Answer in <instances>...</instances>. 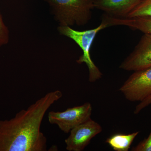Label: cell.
<instances>
[{
    "label": "cell",
    "mask_w": 151,
    "mask_h": 151,
    "mask_svg": "<svg viewBox=\"0 0 151 151\" xmlns=\"http://www.w3.org/2000/svg\"><path fill=\"white\" fill-rule=\"evenodd\" d=\"M62 97L50 92L9 120H0V151H45L47 139L40 131L47 111Z\"/></svg>",
    "instance_id": "obj_1"
},
{
    "label": "cell",
    "mask_w": 151,
    "mask_h": 151,
    "mask_svg": "<svg viewBox=\"0 0 151 151\" xmlns=\"http://www.w3.org/2000/svg\"><path fill=\"white\" fill-rule=\"evenodd\" d=\"M94 0H46L59 26L86 24L92 18Z\"/></svg>",
    "instance_id": "obj_2"
},
{
    "label": "cell",
    "mask_w": 151,
    "mask_h": 151,
    "mask_svg": "<svg viewBox=\"0 0 151 151\" xmlns=\"http://www.w3.org/2000/svg\"><path fill=\"white\" fill-rule=\"evenodd\" d=\"M106 28V25L101 22L97 27L86 30H76L70 27L61 26H59L58 28L61 35L72 39L82 50L83 54L79 57L76 62L78 64L86 63L89 70V80L92 83L102 78L103 74L92 60L90 56V49L97 34Z\"/></svg>",
    "instance_id": "obj_3"
},
{
    "label": "cell",
    "mask_w": 151,
    "mask_h": 151,
    "mask_svg": "<svg viewBox=\"0 0 151 151\" xmlns=\"http://www.w3.org/2000/svg\"><path fill=\"white\" fill-rule=\"evenodd\" d=\"M92 111V105L87 102L63 112L50 111L48 120L50 124L57 125L63 132L68 134L73 128L91 119Z\"/></svg>",
    "instance_id": "obj_4"
},
{
    "label": "cell",
    "mask_w": 151,
    "mask_h": 151,
    "mask_svg": "<svg viewBox=\"0 0 151 151\" xmlns=\"http://www.w3.org/2000/svg\"><path fill=\"white\" fill-rule=\"evenodd\" d=\"M127 100L141 102L151 95V66L135 71L119 89Z\"/></svg>",
    "instance_id": "obj_5"
},
{
    "label": "cell",
    "mask_w": 151,
    "mask_h": 151,
    "mask_svg": "<svg viewBox=\"0 0 151 151\" xmlns=\"http://www.w3.org/2000/svg\"><path fill=\"white\" fill-rule=\"evenodd\" d=\"M103 131L100 124L92 119L72 129L65 139L66 149L68 151H82L91 140Z\"/></svg>",
    "instance_id": "obj_6"
},
{
    "label": "cell",
    "mask_w": 151,
    "mask_h": 151,
    "mask_svg": "<svg viewBox=\"0 0 151 151\" xmlns=\"http://www.w3.org/2000/svg\"><path fill=\"white\" fill-rule=\"evenodd\" d=\"M151 66V35L144 34L133 51L119 66L121 69L137 71Z\"/></svg>",
    "instance_id": "obj_7"
},
{
    "label": "cell",
    "mask_w": 151,
    "mask_h": 151,
    "mask_svg": "<svg viewBox=\"0 0 151 151\" xmlns=\"http://www.w3.org/2000/svg\"><path fill=\"white\" fill-rule=\"evenodd\" d=\"M143 0H94V8L115 17L125 18Z\"/></svg>",
    "instance_id": "obj_8"
},
{
    "label": "cell",
    "mask_w": 151,
    "mask_h": 151,
    "mask_svg": "<svg viewBox=\"0 0 151 151\" xmlns=\"http://www.w3.org/2000/svg\"><path fill=\"white\" fill-rule=\"evenodd\" d=\"M102 22L107 28L113 26H125L134 30H138L144 34L151 35V17L140 16L132 17L120 18L110 16L104 13Z\"/></svg>",
    "instance_id": "obj_9"
},
{
    "label": "cell",
    "mask_w": 151,
    "mask_h": 151,
    "mask_svg": "<svg viewBox=\"0 0 151 151\" xmlns=\"http://www.w3.org/2000/svg\"><path fill=\"white\" fill-rule=\"evenodd\" d=\"M139 132H134L129 134H116L112 135L105 141L114 150L128 151L135 138Z\"/></svg>",
    "instance_id": "obj_10"
},
{
    "label": "cell",
    "mask_w": 151,
    "mask_h": 151,
    "mask_svg": "<svg viewBox=\"0 0 151 151\" xmlns=\"http://www.w3.org/2000/svg\"><path fill=\"white\" fill-rule=\"evenodd\" d=\"M140 16L151 17V0H143L127 17H132Z\"/></svg>",
    "instance_id": "obj_11"
},
{
    "label": "cell",
    "mask_w": 151,
    "mask_h": 151,
    "mask_svg": "<svg viewBox=\"0 0 151 151\" xmlns=\"http://www.w3.org/2000/svg\"><path fill=\"white\" fill-rule=\"evenodd\" d=\"M9 40V31L6 26L0 11V47L8 43Z\"/></svg>",
    "instance_id": "obj_12"
},
{
    "label": "cell",
    "mask_w": 151,
    "mask_h": 151,
    "mask_svg": "<svg viewBox=\"0 0 151 151\" xmlns=\"http://www.w3.org/2000/svg\"><path fill=\"white\" fill-rule=\"evenodd\" d=\"M133 151H151V132L148 137L132 148Z\"/></svg>",
    "instance_id": "obj_13"
},
{
    "label": "cell",
    "mask_w": 151,
    "mask_h": 151,
    "mask_svg": "<svg viewBox=\"0 0 151 151\" xmlns=\"http://www.w3.org/2000/svg\"><path fill=\"white\" fill-rule=\"evenodd\" d=\"M150 105H151V95L146 98L145 100L140 102V103L136 106L134 111V113L135 114H139L144 108H146V107H148Z\"/></svg>",
    "instance_id": "obj_14"
}]
</instances>
